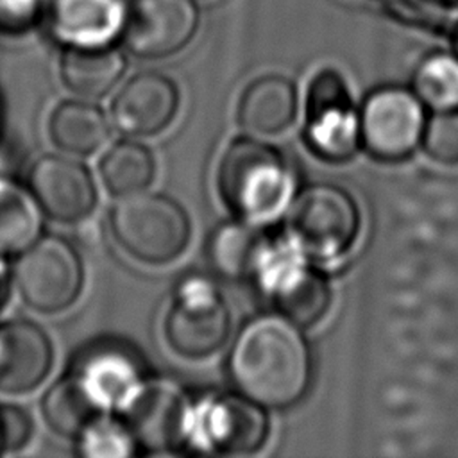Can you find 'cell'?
I'll list each match as a JSON object with an SVG mask.
<instances>
[{"label": "cell", "instance_id": "6da1fadb", "mask_svg": "<svg viewBox=\"0 0 458 458\" xmlns=\"http://www.w3.org/2000/svg\"><path fill=\"white\" fill-rule=\"evenodd\" d=\"M229 372L236 388L265 408L295 404L311 379V354L301 326L281 313L252 318L233 344Z\"/></svg>", "mask_w": 458, "mask_h": 458}, {"label": "cell", "instance_id": "7a4b0ae2", "mask_svg": "<svg viewBox=\"0 0 458 458\" xmlns=\"http://www.w3.org/2000/svg\"><path fill=\"white\" fill-rule=\"evenodd\" d=\"M218 191L227 208L247 220L276 215L290 193V172L281 152L256 138H236L218 163Z\"/></svg>", "mask_w": 458, "mask_h": 458}, {"label": "cell", "instance_id": "3957f363", "mask_svg": "<svg viewBox=\"0 0 458 458\" xmlns=\"http://www.w3.org/2000/svg\"><path fill=\"white\" fill-rule=\"evenodd\" d=\"M109 227L116 243L147 265L175 261L186 249L191 224L184 208L168 195L136 191L111 208Z\"/></svg>", "mask_w": 458, "mask_h": 458}, {"label": "cell", "instance_id": "277c9868", "mask_svg": "<svg viewBox=\"0 0 458 458\" xmlns=\"http://www.w3.org/2000/svg\"><path fill=\"white\" fill-rule=\"evenodd\" d=\"M360 209L349 191L320 182L304 188L292 202L284 233L299 252L313 259L344 256L360 233Z\"/></svg>", "mask_w": 458, "mask_h": 458}, {"label": "cell", "instance_id": "5b68a950", "mask_svg": "<svg viewBox=\"0 0 458 458\" xmlns=\"http://www.w3.org/2000/svg\"><path fill=\"white\" fill-rule=\"evenodd\" d=\"M14 281L29 308L52 315L79 299L84 268L79 252L68 240L43 234L20 252Z\"/></svg>", "mask_w": 458, "mask_h": 458}, {"label": "cell", "instance_id": "8992f818", "mask_svg": "<svg viewBox=\"0 0 458 458\" xmlns=\"http://www.w3.org/2000/svg\"><path fill=\"white\" fill-rule=\"evenodd\" d=\"M229 331L231 315L220 292L200 276L186 277L165 317L168 347L186 360H204L225 344Z\"/></svg>", "mask_w": 458, "mask_h": 458}, {"label": "cell", "instance_id": "52a82bcc", "mask_svg": "<svg viewBox=\"0 0 458 458\" xmlns=\"http://www.w3.org/2000/svg\"><path fill=\"white\" fill-rule=\"evenodd\" d=\"M256 277L277 311L301 327L315 326L331 308L327 277L290 242L270 243Z\"/></svg>", "mask_w": 458, "mask_h": 458}, {"label": "cell", "instance_id": "ba28073f", "mask_svg": "<svg viewBox=\"0 0 458 458\" xmlns=\"http://www.w3.org/2000/svg\"><path fill=\"white\" fill-rule=\"evenodd\" d=\"M118 410L134 444L147 451H170L190 437L191 403L170 379L143 377Z\"/></svg>", "mask_w": 458, "mask_h": 458}, {"label": "cell", "instance_id": "9c48e42d", "mask_svg": "<svg viewBox=\"0 0 458 458\" xmlns=\"http://www.w3.org/2000/svg\"><path fill=\"white\" fill-rule=\"evenodd\" d=\"M304 138L326 161L344 163L358 152L360 114L354 111L345 79L333 68L317 72L310 81Z\"/></svg>", "mask_w": 458, "mask_h": 458}, {"label": "cell", "instance_id": "30bf717a", "mask_svg": "<svg viewBox=\"0 0 458 458\" xmlns=\"http://www.w3.org/2000/svg\"><path fill=\"white\" fill-rule=\"evenodd\" d=\"M422 102L403 86H381L367 95L360 113L363 148L379 161H401L420 143Z\"/></svg>", "mask_w": 458, "mask_h": 458}, {"label": "cell", "instance_id": "8fae6325", "mask_svg": "<svg viewBox=\"0 0 458 458\" xmlns=\"http://www.w3.org/2000/svg\"><path fill=\"white\" fill-rule=\"evenodd\" d=\"M200 21L197 0H125L122 47L141 59H161L182 50Z\"/></svg>", "mask_w": 458, "mask_h": 458}, {"label": "cell", "instance_id": "7c38bea8", "mask_svg": "<svg viewBox=\"0 0 458 458\" xmlns=\"http://www.w3.org/2000/svg\"><path fill=\"white\" fill-rule=\"evenodd\" d=\"M208 451L249 454L268 438L265 406L242 395H220L193 410L190 437Z\"/></svg>", "mask_w": 458, "mask_h": 458}, {"label": "cell", "instance_id": "4fadbf2b", "mask_svg": "<svg viewBox=\"0 0 458 458\" xmlns=\"http://www.w3.org/2000/svg\"><path fill=\"white\" fill-rule=\"evenodd\" d=\"M29 191L39 211L63 224L86 218L97 206V186L89 170L66 156H41L30 168Z\"/></svg>", "mask_w": 458, "mask_h": 458}, {"label": "cell", "instance_id": "5bb4252c", "mask_svg": "<svg viewBox=\"0 0 458 458\" xmlns=\"http://www.w3.org/2000/svg\"><path fill=\"white\" fill-rule=\"evenodd\" d=\"M179 109L175 82L159 72L131 77L111 104L114 127L127 136H154L165 131Z\"/></svg>", "mask_w": 458, "mask_h": 458}, {"label": "cell", "instance_id": "9a60e30c", "mask_svg": "<svg viewBox=\"0 0 458 458\" xmlns=\"http://www.w3.org/2000/svg\"><path fill=\"white\" fill-rule=\"evenodd\" d=\"M54 365L48 335L32 320L0 322V392L27 394L38 388Z\"/></svg>", "mask_w": 458, "mask_h": 458}, {"label": "cell", "instance_id": "2e32d148", "mask_svg": "<svg viewBox=\"0 0 458 458\" xmlns=\"http://www.w3.org/2000/svg\"><path fill=\"white\" fill-rule=\"evenodd\" d=\"M107 411L120 408L143 379L141 361L134 351L120 342H95L73 361L72 370Z\"/></svg>", "mask_w": 458, "mask_h": 458}, {"label": "cell", "instance_id": "e0dca14e", "mask_svg": "<svg viewBox=\"0 0 458 458\" xmlns=\"http://www.w3.org/2000/svg\"><path fill=\"white\" fill-rule=\"evenodd\" d=\"M47 14L64 47L113 45L120 39L125 0H48Z\"/></svg>", "mask_w": 458, "mask_h": 458}, {"label": "cell", "instance_id": "ac0fdd59", "mask_svg": "<svg viewBox=\"0 0 458 458\" xmlns=\"http://www.w3.org/2000/svg\"><path fill=\"white\" fill-rule=\"evenodd\" d=\"M299 107L297 88L284 75L254 79L238 102V123L250 134L276 136L290 129Z\"/></svg>", "mask_w": 458, "mask_h": 458}, {"label": "cell", "instance_id": "d6986e66", "mask_svg": "<svg viewBox=\"0 0 458 458\" xmlns=\"http://www.w3.org/2000/svg\"><path fill=\"white\" fill-rule=\"evenodd\" d=\"M270 242L256 225L243 220L220 224L209 236L208 258L213 270L233 281L256 277Z\"/></svg>", "mask_w": 458, "mask_h": 458}, {"label": "cell", "instance_id": "ffe728a7", "mask_svg": "<svg viewBox=\"0 0 458 458\" xmlns=\"http://www.w3.org/2000/svg\"><path fill=\"white\" fill-rule=\"evenodd\" d=\"M127 61L114 45L64 47L59 63L63 82L73 93L86 98L107 95L122 79Z\"/></svg>", "mask_w": 458, "mask_h": 458}, {"label": "cell", "instance_id": "44dd1931", "mask_svg": "<svg viewBox=\"0 0 458 458\" xmlns=\"http://www.w3.org/2000/svg\"><path fill=\"white\" fill-rule=\"evenodd\" d=\"M48 136L61 150L88 156L107 141L109 122L93 102L64 100L50 114Z\"/></svg>", "mask_w": 458, "mask_h": 458}, {"label": "cell", "instance_id": "7402d4cb", "mask_svg": "<svg viewBox=\"0 0 458 458\" xmlns=\"http://www.w3.org/2000/svg\"><path fill=\"white\" fill-rule=\"evenodd\" d=\"M41 411L54 433L77 438L106 410L91 395L88 386L73 372H68L48 388L41 401Z\"/></svg>", "mask_w": 458, "mask_h": 458}, {"label": "cell", "instance_id": "603a6c76", "mask_svg": "<svg viewBox=\"0 0 458 458\" xmlns=\"http://www.w3.org/2000/svg\"><path fill=\"white\" fill-rule=\"evenodd\" d=\"M98 170L106 190L122 197L145 190L154 179L156 163L145 145L120 140L106 150Z\"/></svg>", "mask_w": 458, "mask_h": 458}, {"label": "cell", "instance_id": "cb8c5ba5", "mask_svg": "<svg viewBox=\"0 0 458 458\" xmlns=\"http://www.w3.org/2000/svg\"><path fill=\"white\" fill-rule=\"evenodd\" d=\"M38 209L29 190L0 179V256L20 254L39 236Z\"/></svg>", "mask_w": 458, "mask_h": 458}, {"label": "cell", "instance_id": "d4e9b609", "mask_svg": "<svg viewBox=\"0 0 458 458\" xmlns=\"http://www.w3.org/2000/svg\"><path fill=\"white\" fill-rule=\"evenodd\" d=\"M411 89L433 111L458 109V57L453 52H431L415 66Z\"/></svg>", "mask_w": 458, "mask_h": 458}, {"label": "cell", "instance_id": "484cf974", "mask_svg": "<svg viewBox=\"0 0 458 458\" xmlns=\"http://www.w3.org/2000/svg\"><path fill=\"white\" fill-rule=\"evenodd\" d=\"M422 150L444 166H458V109L433 111L424 122Z\"/></svg>", "mask_w": 458, "mask_h": 458}, {"label": "cell", "instance_id": "4316f807", "mask_svg": "<svg viewBox=\"0 0 458 458\" xmlns=\"http://www.w3.org/2000/svg\"><path fill=\"white\" fill-rule=\"evenodd\" d=\"M79 454L82 456H129L134 453V440L123 422H114L104 415L86 428L79 437Z\"/></svg>", "mask_w": 458, "mask_h": 458}, {"label": "cell", "instance_id": "83f0119b", "mask_svg": "<svg viewBox=\"0 0 458 458\" xmlns=\"http://www.w3.org/2000/svg\"><path fill=\"white\" fill-rule=\"evenodd\" d=\"M34 435L30 415L16 404H0V449L13 453L25 447Z\"/></svg>", "mask_w": 458, "mask_h": 458}, {"label": "cell", "instance_id": "f1b7e54d", "mask_svg": "<svg viewBox=\"0 0 458 458\" xmlns=\"http://www.w3.org/2000/svg\"><path fill=\"white\" fill-rule=\"evenodd\" d=\"M43 14V0H0V32L23 34Z\"/></svg>", "mask_w": 458, "mask_h": 458}, {"label": "cell", "instance_id": "f546056e", "mask_svg": "<svg viewBox=\"0 0 458 458\" xmlns=\"http://www.w3.org/2000/svg\"><path fill=\"white\" fill-rule=\"evenodd\" d=\"M451 52L458 57V23L453 27V32H451Z\"/></svg>", "mask_w": 458, "mask_h": 458}, {"label": "cell", "instance_id": "4dcf8cb0", "mask_svg": "<svg viewBox=\"0 0 458 458\" xmlns=\"http://www.w3.org/2000/svg\"><path fill=\"white\" fill-rule=\"evenodd\" d=\"M0 453H2V449H0Z\"/></svg>", "mask_w": 458, "mask_h": 458}]
</instances>
